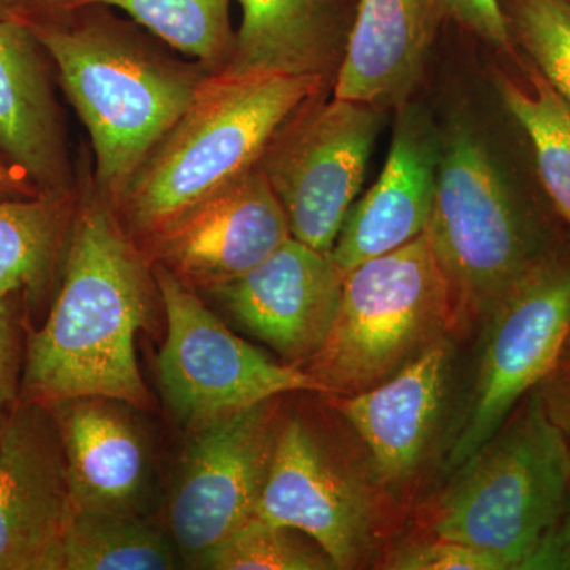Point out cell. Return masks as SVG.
<instances>
[{
	"mask_svg": "<svg viewBox=\"0 0 570 570\" xmlns=\"http://www.w3.org/2000/svg\"><path fill=\"white\" fill-rule=\"evenodd\" d=\"M157 292L141 247L96 186L86 187L75 205L61 291L29 341L26 400L50 406L107 396L151 407L135 340L151 321Z\"/></svg>",
	"mask_w": 570,
	"mask_h": 570,
	"instance_id": "6da1fadb",
	"label": "cell"
},
{
	"mask_svg": "<svg viewBox=\"0 0 570 570\" xmlns=\"http://www.w3.org/2000/svg\"><path fill=\"white\" fill-rule=\"evenodd\" d=\"M55 63L89 134L92 184L110 205L209 77L189 59L110 7L86 6L51 20L24 21Z\"/></svg>",
	"mask_w": 570,
	"mask_h": 570,
	"instance_id": "7a4b0ae2",
	"label": "cell"
},
{
	"mask_svg": "<svg viewBox=\"0 0 570 570\" xmlns=\"http://www.w3.org/2000/svg\"><path fill=\"white\" fill-rule=\"evenodd\" d=\"M324 91L313 78L209 75L111 205L127 234L140 243L249 174L288 116Z\"/></svg>",
	"mask_w": 570,
	"mask_h": 570,
	"instance_id": "3957f363",
	"label": "cell"
},
{
	"mask_svg": "<svg viewBox=\"0 0 570 570\" xmlns=\"http://www.w3.org/2000/svg\"><path fill=\"white\" fill-rule=\"evenodd\" d=\"M425 236L448 283L453 328L483 324L498 303L561 246L520 197L479 135L441 140Z\"/></svg>",
	"mask_w": 570,
	"mask_h": 570,
	"instance_id": "277c9868",
	"label": "cell"
},
{
	"mask_svg": "<svg viewBox=\"0 0 570 570\" xmlns=\"http://www.w3.org/2000/svg\"><path fill=\"white\" fill-rule=\"evenodd\" d=\"M455 471L434 515L436 538L483 551L504 570L531 569L564 513L570 479V442L538 390Z\"/></svg>",
	"mask_w": 570,
	"mask_h": 570,
	"instance_id": "5b68a950",
	"label": "cell"
},
{
	"mask_svg": "<svg viewBox=\"0 0 570 570\" xmlns=\"http://www.w3.org/2000/svg\"><path fill=\"white\" fill-rule=\"evenodd\" d=\"M453 328L449 287L425 234L344 272L343 294L309 373L326 393L387 381Z\"/></svg>",
	"mask_w": 570,
	"mask_h": 570,
	"instance_id": "8992f818",
	"label": "cell"
},
{
	"mask_svg": "<svg viewBox=\"0 0 570 570\" xmlns=\"http://www.w3.org/2000/svg\"><path fill=\"white\" fill-rule=\"evenodd\" d=\"M153 272L167 318L157 362L160 392L187 431L284 393H326L309 371L277 363L236 336L167 269L153 265Z\"/></svg>",
	"mask_w": 570,
	"mask_h": 570,
	"instance_id": "52a82bcc",
	"label": "cell"
},
{
	"mask_svg": "<svg viewBox=\"0 0 570 570\" xmlns=\"http://www.w3.org/2000/svg\"><path fill=\"white\" fill-rule=\"evenodd\" d=\"M385 110L318 92L266 146L258 168L298 242L332 254L362 190Z\"/></svg>",
	"mask_w": 570,
	"mask_h": 570,
	"instance_id": "ba28073f",
	"label": "cell"
},
{
	"mask_svg": "<svg viewBox=\"0 0 570 570\" xmlns=\"http://www.w3.org/2000/svg\"><path fill=\"white\" fill-rule=\"evenodd\" d=\"M472 392L449 450L455 471L560 358L570 336V247L547 255L491 311Z\"/></svg>",
	"mask_w": 570,
	"mask_h": 570,
	"instance_id": "9c48e42d",
	"label": "cell"
},
{
	"mask_svg": "<svg viewBox=\"0 0 570 570\" xmlns=\"http://www.w3.org/2000/svg\"><path fill=\"white\" fill-rule=\"evenodd\" d=\"M279 396L189 431L167 504V530L183 562L253 519L279 425Z\"/></svg>",
	"mask_w": 570,
	"mask_h": 570,
	"instance_id": "30bf717a",
	"label": "cell"
},
{
	"mask_svg": "<svg viewBox=\"0 0 570 570\" xmlns=\"http://www.w3.org/2000/svg\"><path fill=\"white\" fill-rule=\"evenodd\" d=\"M291 236L283 206L257 165L137 245L149 264L209 292L245 275Z\"/></svg>",
	"mask_w": 570,
	"mask_h": 570,
	"instance_id": "8fae6325",
	"label": "cell"
},
{
	"mask_svg": "<svg viewBox=\"0 0 570 570\" xmlns=\"http://www.w3.org/2000/svg\"><path fill=\"white\" fill-rule=\"evenodd\" d=\"M70 509L50 407L22 400L0 422V570H62Z\"/></svg>",
	"mask_w": 570,
	"mask_h": 570,
	"instance_id": "7c38bea8",
	"label": "cell"
},
{
	"mask_svg": "<svg viewBox=\"0 0 570 570\" xmlns=\"http://www.w3.org/2000/svg\"><path fill=\"white\" fill-rule=\"evenodd\" d=\"M254 517L303 532L336 569L356 568L371 549L370 502L299 417L279 420Z\"/></svg>",
	"mask_w": 570,
	"mask_h": 570,
	"instance_id": "4fadbf2b",
	"label": "cell"
},
{
	"mask_svg": "<svg viewBox=\"0 0 570 570\" xmlns=\"http://www.w3.org/2000/svg\"><path fill=\"white\" fill-rule=\"evenodd\" d=\"M343 281L332 255L291 236L245 275L206 294L285 362L299 365L324 346Z\"/></svg>",
	"mask_w": 570,
	"mask_h": 570,
	"instance_id": "5bb4252c",
	"label": "cell"
},
{
	"mask_svg": "<svg viewBox=\"0 0 570 570\" xmlns=\"http://www.w3.org/2000/svg\"><path fill=\"white\" fill-rule=\"evenodd\" d=\"M61 436L70 505L146 513L153 452L140 407L107 396L50 404Z\"/></svg>",
	"mask_w": 570,
	"mask_h": 570,
	"instance_id": "9a60e30c",
	"label": "cell"
},
{
	"mask_svg": "<svg viewBox=\"0 0 570 570\" xmlns=\"http://www.w3.org/2000/svg\"><path fill=\"white\" fill-rule=\"evenodd\" d=\"M397 110L384 168L370 190L356 198L330 254L343 272L425 234L436 195L441 140L419 108L406 104Z\"/></svg>",
	"mask_w": 570,
	"mask_h": 570,
	"instance_id": "2e32d148",
	"label": "cell"
},
{
	"mask_svg": "<svg viewBox=\"0 0 570 570\" xmlns=\"http://www.w3.org/2000/svg\"><path fill=\"white\" fill-rule=\"evenodd\" d=\"M450 370L441 337L387 381L337 401L389 485H404L422 468L444 414Z\"/></svg>",
	"mask_w": 570,
	"mask_h": 570,
	"instance_id": "e0dca14e",
	"label": "cell"
},
{
	"mask_svg": "<svg viewBox=\"0 0 570 570\" xmlns=\"http://www.w3.org/2000/svg\"><path fill=\"white\" fill-rule=\"evenodd\" d=\"M235 48L220 75L313 78L332 89L360 0H235ZM217 75V73H216Z\"/></svg>",
	"mask_w": 570,
	"mask_h": 570,
	"instance_id": "ac0fdd59",
	"label": "cell"
},
{
	"mask_svg": "<svg viewBox=\"0 0 570 570\" xmlns=\"http://www.w3.org/2000/svg\"><path fill=\"white\" fill-rule=\"evenodd\" d=\"M445 21L442 0H360L333 96L385 111L403 107Z\"/></svg>",
	"mask_w": 570,
	"mask_h": 570,
	"instance_id": "d6986e66",
	"label": "cell"
},
{
	"mask_svg": "<svg viewBox=\"0 0 570 570\" xmlns=\"http://www.w3.org/2000/svg\"><path fill=\"white\" fill-rule=\"evenodd\" d=\"M40 41L28 22L0 20V149L43 197H73V171Z\"/></svg>",
	"mask_w": 570,
	"mask_h": 570,
	"instance_id": "ffe728a7",
	"label": "cell"
},
{
	"mask_svg": "<svg viewBox=\"0 0 570 570\" xmlns=\"http://www.w3.org/2000/svg\"><path fill=\"white\" fill-rule=\"evenodd\" d=\"M515 66V75H499V97L530 145L540 189L570 230V110L521 52Z\"/></svg>",
	"mask_w": 570,
	"mask_h": 570,
	"instance_id": "44dd1931",
	"label": "cell"
},
{
	"mask_svg": "<svg viewBox=\"0 0 570 570\" xmlns=\"http://www.w3.org/2000/svg\"><path fill=\"white\" fill-rule=\"evenodd\" d=\"M183 558L148 513L70 505L62 570H171Z\"/></svg>",
	"mask_w": 570,
	"mask_h": 570,
	"instance_id": "7402d4cb",
	"label": "cell"
},
{
	"mask_svg": "<svg viewBox=\"0 0 570 570\" xmlns=\"http://www.w3.org/2000/svg\"><path fill=\"white\" fill-rule=\"evenodd\" d=\"M232 2L234 0H86L82 7L105 6L122 11L171 51L216 75L230 61L235 48Z\"/></svg>",
	"mask_w": 570,
	"mask_h": 570,
	"instance_id": "603a6c76",
	"label": "cell"
},
{
	"mask_svg": "<svg viewBox=\"0 0 570 570\" xmlns=\"http://www.w3.org/2000/svg\"><path fill=\"white\" fill-rule=\"evenodd\" d=\"M73 198L0 200V303L22 287H39L73 220Z\"/></svg>",
	"mask_w": 570,
	"mask_h": 570,
	"instance_id": "cb8c5ba5",
	"label": "cell"
},
{
	"mask_svg": "<svg viewBox=\"0 0 570 570\" xmlns=\"http://www.w3.org/2000/svg\"><path fill=\"white\" fill-rule=\"evenodd\" d=\"M303 532L268 521L247 520L193 568L209 570H330L335 562Z\"/></svg>",
	"mask_w": 570,
	"mask_h": 570,
	"instance_id": "d4e9b609",
	"label": "cell"
},
{
	"mask_svg": "<svg viewBox=\"0 0 570 570\" xmlns=\"http://www.w3.org/2000/svg\"><path fill=\"white\" fill-rule=\"evenodd\" d=\"M517 50L570 110V0H499Z\"/></svg>",
	"mask_w": 570,
	"mask_h": 570,
	"instance_id": "484cf974",
	"label": "cell"
},
{
	"mask_svg": "<svg viewBox=\"0 0 570 570\" xmlns=\"http://www.w3.org/2000/svg\"><path fill=\"white\" fill-rule=\"evenodd\" d=\"M395 570H504L494 558L455 540L412 543L395 551L387 561Z\"/></svg>",
	"mask_w": 570,
	"mask_h": 570,
	"instance_id": "4316f807",
	"label": "cell"
},
{
	"mask_svg": "<svg viewBox=\"0 0 570 570\" xmlns=\"http://www.w3.org/2000/svg\"><path fill=\"white\" fill-rule=\"evenodd\" d=\"M442 6L448 21L455 22L512 61L519 56L502 17L499 0H442Z\"/></svg>",
	"mask_w": 570,
	"mask_h": 570,
	"instance_id": "83f0119b",
	"label": "cell"
},
{
	"mask_svg": "<svg viewBox=\"0 0 570 570\" xmlns=\"http://www.w3.org/2000/svg\"><path fill=\"white\" fill-rule=\"evenodd\" d=\"M535 390L547 414L570 442V336L557 365Z\"/></svg>",
	"mask_w": 570,
	"mask_h": 570,
	"instance_id": "f1b7e54d",
	"label": "cell"
},
{
	"mask_svg": "<svg viewBox=\"0 0 570 570\" xmlns=\"http://www.w3.org/2000/svg\"><path fill=\"white\" fill-rule=\"evenodd\" d=\"M18 348L6 303H0V422L17 392Z\"/></svg>",
	"mask_w": 570,
	"mask_h": 570,
	"instance_id": "f546056e",
	"label": "cell"
},
{
	"mask_svg": "<svg viewBox=\"0 0 570 570\" xmlns=\"http://www.w3.org/2000/svg\"><path fill=\"white\" fill-rule=\"evenodd\" d=\"M531 569L570 570V479L564 513H562L560 523L551 534L549 542L532 562Z\"/></svg>",
	"mask_w": 570,
	"mask_h": 570,
	"instance_id": "4dcf8cb0",
	"label": "cell"
},
{
	"mask_svg": "<svg viewBox=\"0 0 570 570\" xmlns=\"http://www.w3.org/2000/svg\"><path fill=\"white\" fill-rule=\"evenodd\" d=\"M86 0H14L13 14L21 21L51 20L81 9Z\"/></svg>",
	"mask_w": 570,
	"mask_h": 570,
	"instance_id": "1f68e13d",
	"label": "cell"
},
{
	"mask_svg": "<svg viewBox=\"0 0 570 570\" xmlns=\"http://www.w3.org/2000/svg\"><path fill=\"white\" fill-rule=\"evenodd\" d=\"M0 195L24 198L43 197L36 184L22 174L20 168L7 163L2 157H0Z\"/></svg>",
	"mask_w": 570,
	"mask_h": 570,
	"instance_id": "d6a6232c",
	"label": "cell"
},
{
	"mask_svg": "<svg viewBox=\"0 0 570 570\" xmlns=\"http://www.w3.org/2000/svg\"><path fill=\"white\" fill-rule=\"evenodd\" d=\"M14 0H0V20L11 18L13 14Z\"/></svg>",
	"mask_w": 570,
	"mask_h": 570,
	"instance_id": "836d02e7",
	"label": "cell"
}]
</instances>
